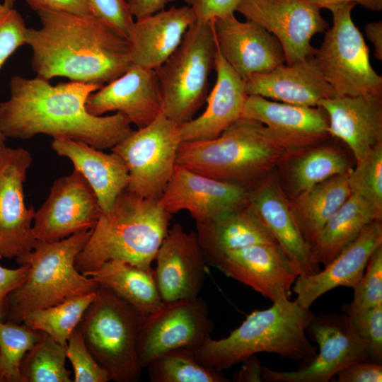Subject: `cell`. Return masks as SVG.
<instances>
[{
  "instance_id": "cell-1",
  "label": "cell",
  "mask_w": 382,
  "mask_h": 382,
  "mask_svg": "<svg viewBox=\"0 0 382 382\" xmlns=\"http://www.w3.org/2000/svg\"><path fill=\"white\" fill-rule=\"evenodd\" d=\"M102 86L73 81L52 86L38 76H13L9 99L0 103V129L6 138L45 134L111 149L134 129L122 112L95 116L88 112V97Z\"/></svg>"
},
{
  "instance_id": "cell-2",
  "label": "cell",
  "mask_w": 382,
  "mask_h": 382,
  "mask_svg": "<svg viewBox=\"0 0 382 382\" xmlns=\"http://www.w3.org/2000/svg\"><path fill=\"white\" fill-rule=\"evenodd\" d=\"M37 13L41 27L28 28L26 37L37 76L103 86L132 65L127 37L96 16L47 10Z\"/></svg>"
},
{
  "instance_id": "cell-3",
  "label": "cell",
  "mask_w": 382,
  "mask_h": 382,
  "mask_svg": "<svg viewBox=\"0 0 382 382\" xmlns=\"http://www.w3.org/2000/svg\"><path fill=\"white\" fill-rule=\"evenodd\" d=\"M296 154L265 125L241 117L215 139L182 142L176 163L248 191Z\"/></svg>"
},
{
  "instance_id": "cell-4",
  "label": "cell",
  "mask_w": 382,
  "mask_h": 382,
  "mask_svg": "<svg viewBox=\"0 0 382 382\" xmlns=\"http://www.w3.org/2000/svg\"><path fill=\"white\" fill-rule=\"evenodd\" d=\"M171 217L158 200L142 197L126 188L111 207L102 212L91 229L76 258V269L84 273L116 260L152 270L151 263L167 234Z\"/></svg>"
},
{
  "instance_id": "cell-5",
  "label": "cell",
  "mask_w": 382,
  "mask_h": 382,
  "mask_svg": "<svg viewBox=\"0 0 382 382\" xmlns=\"http://www.w3.org/2000/svg\"><path fill=\"white\" fill-rule=\"evenodd\" d=\"M272 303L269 308L252 312L226 337H209L192 350L196 360L221 371L260 352L296 361L314 356L318 348L306 332L313 313L286 297Z\"/></svg>"
},
{
  "instance_id": "cell-6",
  "label": "cell",
  "mask_w": 382,
  "mask_h": 382,
  "mask_svg": "<svg viewBox=\"0 0 382 382\" xmlns=\"http://www.w3.org/2000/svg\"><path fill=\"white\" fill-rule=\"evenodd\" d=\"M91 233L88 230L57 241H37L30 253L16 259L19 265L27 264L29 269L23 282L7 297L5 320L21 323L30 311L98 289V284L75 265Z\"/></svg>"
},
{
  "instance_id": "cell-7",
  "label": "cell",
  "mask_w": 382,
  "mask_h": 382,
  "mask_svg": "<svg viewBox=\"0 0 382 382\" xmlns=\"http://www.w3.org/2000/svg\"><path fill=\"white\" fill-rule=\"evenodd\" d=\"M143 317L110 290L99 286L77 329L110 381L136 382L142 367L138 340Z\"/></svg>"
},
{
  "instance_id": "cell-8",
  "label": "cell",
  "mask_w": 382,
  "mask_h": 382,
  "mask_svg": "<svg viewBox=\"0 0 382 382\" xmlns=\"http://www.w3.org/2000/svg\"><path fill=\"white\" fill-rule=\"evenodd\" d=\"M216 51L212 22H195L177 50L155 69L163 114L177 125L193 119L207 100Z\"/></svg>"
},
{
  "instance_id": "cell-9",
  "label": "cell",
  "mask_w": 382,
  "mask_h": 382,
  "mask_svg": "<svg viewBox=\"0 0 382 382\" xmlns=\"http://www.w3.org/2000/svg\"><path fill=\"white\" fill-rule=\"evenodd\" d=\"M355 5L343 4L328 8L332 25L325 30L313 57L337 96H382V77L372 68L369 47L352 18Z\"/></svg>"
},
{
  "instance_id": "cell-10",
  "label": "cell",
  "mask_w": 382,
  "mask_h": 382,
  "mask_svg": "<svg viewBox=\"0 0 382 382\" xmlns=\"http://www.w3.org/2000/svg\"><path fill=\"white\" fill-rule=\"evenodd\" d=\"M178 126L161 113L110 149L127 166L129 191L146 199H160L177 164V153L182 143Z\"/></svg>"
},
{
  "instance_id": "cell-11",
  "label": "cell",
  "mask_w": 382,
  "mask_h": 382,
  "mask_svg": "<svg viewBox=\"0 0 382 382\" xmlns=\"http://www.w3.org/2000/svg\"><path fill=\"white\" fill-rule=\"evenodd\" d=\"M306 332L318 345L316 354L301 360L291 371H278L263 366L262 381L328 382L344 368L369 359L365 342L345 313L314 315Z\"/></svg>"
},
{
  "instance_id": "cell-12",
  "label": "cell",
  "mask_w": 382,
  "mask_h": 382,
  "mask_svg": "<svg viewBox=\"0 0 382 382\" xmlns=\"http://www.w3.org/2000/svg\"><path fill=\"white\" fill-rule=\"evenodd\" d=\"M213 323L206 301L199 296L170 302L143 318L139 340L138 358L146 368L168 352L193 350L211 337Z\"/></svg>"
},
{
  "instance_id": "cell-13",
  "label": "cell",
  "mask_w": 382,
  "mask_h": 382,
  "mask_svg": "<svg viewBox=\"0 0 382 382\" xmlns=\"http://www.w3.org/2000/svg\"><path fill=\"white\" fill-rule=\"evenodd\" d=\"M320 10L308 0H239L236 8L277 38L287 65L314 55L311 38L328 28Z\"/></svg>"
},
{
  "instance_id": "cell-14",
  "label": "cell",
  "mask_w": 382,
  "mask_h": 382,
  "mask_svg": "<svg viewBox=\"0 0 382 382\" xmlns=\"http://www.w3.org/2000/svg\"><path fill=\"white\" fill-rule=\"evenodd\" d=\"M33 162L29 151L0 149V258H18L34 248V208L25 204L23 184Z\"/></svg>"
},
{
  "instance_id": "cell-15",
  "label": "cell",
  "mask_w": 382,
  "mask_h": 382,
  "mask_svg": "<svg viewBox=\"0 0 382 382\" xmlns=\"http://www.w3.org/2000/svg\"><path fill=\"white\" fill-rule=\"evenodd\" d=\"M103 211L96 195L76 170L57 178L35 212L33 232L37 241L52 242L91 230Z\"/></svg>"
},
{
  "instance_id": "cell-16",
  "label": "cell",
  "mask_w": 382,
  "mask_h": 382,
  "mask_svg": "<svg viewBox=\"0 0 382 382\" xmlns=\"http://www.w3.org/2000/svg\"><path fill=\"white\" fill-rule=\"evenodd\" d=\"M248 192L176 164L158 202L170 214L187 210L196 224H200L246 206Z\"/></svg>"
},
{
  "instance_id": "cell-17",
  "label": "cell",
  "mask_w": 382,
  "mask_h": 382,
  "mask_svg": "<svg viewBox=\"0 0 382 382\" xmlns=\"http://www.w3.org/2000/svg\"><path fill=\"white\" fill-rule=\"evenodd\" d=\"M211 22L217 50L243 81L284 64L279 41L257 23L240 21L234 13Z\"/></svg>"
},
{
  "instance_id": "cell-18",
  "label": "cell",
  "mask_w": 382,
  "mask_h": 382,
  "mask_svg": "<svg viewBox=\"0 0 382 382\" xmlns=\"http://www.w3.org/2000/svg\"><path fill=\"white\" fill-rule=\"evenodd\" d=\"M155 260L154 276L163 302L197 297L207 262L196 233L175 224L169 228Z\"/></svg>"
},
{
  "instance_id": "cell-19",
  "label": "cell",
  "mask_w": 382,
  "mask_h": 382,
  "mask_svg": "<svg viewBox=\"0 0 382 382\" xmlns=\"http://www.w3.org/2000/svg\"><path fill=\"white\" fill-rule=\"evenodd\" d=\"M95 116L116 111L143 128L163 113V101L155 69L135 64L120 76L89 95L86 104Z\"/></svg>"
},
{
  "instance_id": "cell-20",
  "label": "cell",
  "mask_w": 382,
  "mask_h": 382,
  "mask_svg": "<svg viewBox=\"0 0 382 382\" xmlns=\"http://www.w3.org/2000/svg\"><path fill=\"white\" fill-rule=\"evenodd\" d=\"M216 267L272 302L290 299L299 275L277 243L257 244L228 252Z\"/></svg>"
},
{
  "instance_id": "cell-21",
  "label": "cell",
  "mask_w": 382,
  "mask_h": 382,
  "mask_svg": "<svg viewBox=\"0 0 382 382\" xmlns=\"http://www.w3.org/2000/svg\"><path fill=\"white\" fill-rule=\"evenodd\" d=\"M248 206L271 233L299 275L308 276L320 271L299 228L290 201L274 177L270 174L248 190Z\"/></svg>"
},
{
  "instance_id": "cell-22",
  "label": "cell",
  "mask_w": 382,
  "mask_h": 382,
  "mask_svg": "<svg viewBox=\"0 0 382 382\" xmlns=\"http://www.w3.org/2000/svg\"><path fill=\"white\" fill-rule=\"evenodd\" d=\"M381 245V220H374L324 270L311 275L298 276L291 288L296 294L295 301L300 306L310 309L319 297L337 286L353 288L362 277L371 255Z\"/></svg>"
},
{
  "instance_id": "cell-23",
  "label": "cell",
  "mask_w": 382,
  "mask_h": 382,
  "mask_svg": "<svg viewBox=\"0 0 382 382\" xmlns=\"http://www.w3.org/2000/svg\"><path fill=\"white\" fill-rule=\"evenodd\" d=\"M242 117L265 125L297 154L318 145L330 136L328 115L320 107L290 105L250 95Z\"/></svg>"
},
{
  "instance_id": "cell-24",
  "label": "cell",
  "mask_w": 382,
  "mask_h": 382,
  "mask_svg": "<svg viewBox=\"0 0 382 382\" xmlns=\"http://www.w3.org/2000/svg\"><path fill=\"white\" fill-rule=\"evenodd\" d=\"M328 117V132L345 143L356 161L382 143V96H337L320 100Z\"/></svg>"
},
{
  "instance_id": "cell-25",
  "label": "cell",
  "mask_w": 382,
  "mask_h": 382,
  "mask_svg": "<svg viewBox=\"0 0 382 382\" xmlns=\"http://www.w3.org/2000/svg\"><path fill=\"white\" fill-rule=\"evenodd\" d=\"M214 68L216 80L207 98L205 110L197 117L178 126L182 142L215 139L242 117L248 96L244 81L218 50Z\"/></svg>"
},
{
  "instance_id": "cell-26",
  "label": "cell",
  "mask_w": 382,
  "mask_h": 382,
  "mask_svg": "<svg viewBox=\"0 0 382 382\" xmlns=\"http://www.w3.org/2000/svg\"><path fill=\"white\" fill-rule=\"evenodd\" d=\"M244 82L248 96L294 105L317 107L320 100L337 96L313 56L291 65H280L268 73L253 74Z\"/></svg>"
},
{
  "instance_id": "cell-27",
  "label": "cell",
  "mask_w": 382,
  "mask_h": 382,
  "mask_svg": "<svg viewBox=\"0 0 382 382\" xmlns=\"http://www.w3.org/2000/svg\"><path fill=\"white\" fill-rule=\"evenodd\" d=\"M195 22L189 6H173L137 19L127 36L132 64L156 69L177 50Z\"/></svg>"
},
{
  "instance_id": "cell-28",
  "label": "cell",
  "mask_w": 382,
  "mask_h": 382,
  "mask_svg": "<svg viewBox=\"0 0 382 382\" xmlns=\"http://www.w3.org/2000/svg\"><path fill=\"white\" fill-rule=\"evenodd\" d=\"M51 147L59 156L66 157L86 180L103 212L108 210L117 197L127 187L129 172L122 158L112 151L67 138H54Z\"/></svg>"
},
{
  "instance_id": "cell-29",
  "label": "cell",
  "mask_w": 382,
  "mask_h": 382,
  "mask_svg": "<svg viewBox=\"0 0 382 382\" xmlns=\"http://www.w3.org/2000/svg\"><path fill=\"white\" fill-rule=\"evenodd\" d=\"M196 228L207 264L214 267L228 252L257 244L277 243L248 204L209 222L196 224Z\"/></svg>"
},
{
  "instance_id": "cell-30",
  "label": "cell",
  "mask_w": 382,
  "mask_h": 382,
  "mask_svg": "<svg viewBox=\"0 0 382 382\" xmlns=\"http://www.w3.org/2000/svg\"><path fill=\"white\" fill-rule=\"evenodd\" d=\"M83 274L132 306L143 318L158 309L161 300L154 270L111 260Z\"/></svg>"
},
{
  "instance_id": "cell-31",
  "label": "cell",
  "mask_w": 382,
  "mask_h": 382,
  "mask_svg": "<svg viewBox=\"0 0 382 382\" xmlns=\"http://www.w3.org/2000/svg\"><path fill=\"white\" fill-rule=\"evenodd\" d=\"M349 171L317 184L290 202L299 228L311 248L328 219L350 196Z\"/></svg>"
},
{
  "instance_id": "cell-32",
  "label": "cell",
  "mask_w": 382,
  "mask_h": 382,
  "mask_svg": "<svg viewBox=\"0 0 382 382\" xmlns=\"http://www.w3.org/2000/svg\"><path fill=\"white\" fill-rule=\"evenodd\" d=\"M374 220L378 219L372 211L358 197L350 195L318 234L311 248L313 262L326 266Z\"/></svg>"
},
{
  "instance_id": "cell-33",
  "label": "cell",
  "mask_w": 382,
  "mask_h": 382,
  "mask_svg": "<svg viewBox=\"0 0 382 382\" xmlns=\"http://www.w3.org/2000/svg\"><path fill=\"white\" fill-rule=\"evenodd\" d=\"M299 153L289 170L294 196L333 176L351 170L345 156L330 146H314Z\"/></svg>"
},
{
  "instance_id": "cell-34",
  "label": "cell",
  "mask_w": 382,
  "mask_h": 382,
  "mask_svg": "<svg viewBox=\"0 0 382 382\" xmlns=\"http://www.w3.org/2000/svg\"><path fill=\"white\" fill-rule=\"evenodd\" d=\"M97 290L69 299L54 306L30 311L22 317L21 323L49 335L59 344L66 347L69 337L95 299Z\"/></svg>"
},
{
  "instance_id": "cell-35",
  "label": "cell",
  "mask_w": 382,
  "mask_h": 382,
  "mask_svg": "<svg viewBox=\"0 0 382 382\" xmlns=\"http://www.w3.org/2000/svg\"><path fill=\"white\" fill-rule=\"evenodd\" d=\"M148 368L151 382H230L216 369L199 363L192 350L178 349L161 354Z\"/></svg>"
},
{
  "instance_id": "cell-36",
  "label": "cell",
  "mask_w": 382,
  "mask_h": 382,
  "mask_svg": "<svg viewBox=\"0 0 382 382\" xmlns=\"http://www.w3.org/2000/svg\"><path fill=\"white\" fill-rule=\"evenodd\" d=\"M66 359V347L43 332L24 356L21 371L25 382H71Z\"/></svg>"
},
{
  "instance_id": "cell-37",
  "label": "cell",
  "mask_w": 382,
  "mask_h": 382,
  "mask_svg": "<svg viewBox=\"0 0 382 382\" xmlns=\"http://www.w3.org/2000/svg\"><path fill=\"white\" fill-rule=\"evenodd\" d=\"M42 334L23 323L0 319V382H25L21 361Z\"/></svg>"
},
{
  "instance_id": "cell-38",
  "label": "cell",
  "mask_w": 382,
  "mask_h": 382,
  "mask_svg": "<svg viewBox=\"0 0 382 382\" xmlns=\"http://www.w3.org/2000/svg\"><path fill=\"white\" fill-rule=\"evenodd\" d=\"M353 195L361 199L378 220L382 219V143L372 148L348 175Z\"/></svg>"
},
{
  "instance_id": "cell-39",
  "label": "cell",
  "mask_w": 382,
  "mask_h": 382,
  "mask_svg": "<svg viewBox=\"0 0 382 382\" xmlns=\"http://www.w3.org/2000/svg\"><path fill=\"white\" fill-rule=\"evenodd\" d=\"M352 289V301L341 306L347 316L382 304V245L374 251L362 277Z\"/></svg>"
},
{
  "instance_id": "cell-40",
  "label": "cell",
  "mask_w": 382,
  "mask_h": 382,
  "mask_svg": "<svg viewBox=\"0 0 382 382\" xmlns=\"http://www.w3.org/2000/svg\"><path fill=\"white\" fill-rule=\"evenodd\" d=\"M66 358L74 369V382H108V371L95 359L77 329L72 332L66 347Z\"/></svg>"
},
{
  "instance_id": "cell-41",
  "label": "cell",
  "mask_w": 382,
  "mask_h": 382,
  "mask_svg": "<svg viewBox=\"0 0 382 382\" xmlns=\"http://www.w3.org/2000/svg\"><path fill=\"white\" fill-rule=\"evenodd\" d=\"M365 342L369 359L382 363V304L348 316Z\"/></svg>"
},
{
  "instance_id": "cell-42",
  "label": "cell",
  "mask_w": 382,
  "mask_h": 382,
  "mask_svg": "<svg viewBox=\"0 0 382 382\" xmlns=\"http://www.w3.org/2000/svg\"><path fill=\"white\" fill-rule=\"evenodd\" d=\"M28 29L16 9L0 4V70L8 57L26 44Z\"/></svg>"
},
{
  "instance_id": "cell-43",
  "label": "cell",
  "mask_w": 382,
  "mask_h": 382,
  "mask_svg": "<svg viewBox=\"0 0 382 382\" xmlns=\"http://www.w3.org/2000/svg\"><path fill=\"white\" fill-rule=\"evenodd\" d=\"M94 16L127 37L134 23L125 0H88Z\"/></svg>"
},
{
  "instance_id": "cell-44",
  "label": "cell",
  "mask_w": 382,
  "mask_h": 382,
  "mask_svg": "<svg viewBox=\"0 0 382 382\" xmlns=\"http://www.w3.org/2000/svg\"><path fill=\"white\" fill-rule=\"evenodd\" d=\"M192 8L196 22L207 23L234 13L239 0H185Z\"/></svg>"
},
{
  "instance_id": "cell-45",
  "label": "cell",
  "mask_w": 382,
  "mask_h": 382,
  "mask_svg": "<svg viewBox=\"0 0 382 382\" xmlns=\"http://www.w3.org/2000/svg\"><path fill=\"white\" fill-rule=\"evenodd\" d=\"M337 382H381L382 364L371 359L355 362L337 374Z\"/></svg>"
},
{
  "instance_id": "cell-46",
  "label": "cell",
  "mask_w": 382,
  "mask_h": 382,
  "mask_svg": "<svg viewBox=\"0 0 382 382\" xmlns=\"http://www.w3.org/2000/svg\"><path fill=\"white\" fill-rule=\"evenodd\" d=\"M29 266L21 265L8 269L0 265V319L5 320L6 303L8 296L25 280Z\"/></svg>"
},
{
  "instance_id": "cell-47",
  "label": "cell",
  "mask_w": 382,
  "mask_h": 382,
  "mask_svg": "<svg viewBox=\"0 0 382 382\" xmlns=\"http://www.w3.org/2000/svg\"><path fill=\"white\" fill-rule=\"evenodd\" d=\"M37 11L47 10L82 16H94L88 0H25Z\"/></svg>"
},
{
  "instance_id": "cell-48",
  "label": "cell",
  "mask_w": 382,
  "mask_h": 382,
  "mask_svg": "<svg viewBox=\"0 0 382 382\" xmlns=\"http://www.w3.org/2000/svg\"><path fill=\"white\" fill-rule=\"evenodd\" d=\"M241 369L233 376L235 382H262V365L255 354L245 358Z\"/></svg>"
},
{
  "instance_id": "cell-49",
  "label": "cell",
  "mask_w": 382,
  "mask_h": 382,
  "mask_svg": "<svg viewBox=\"0 0 382 382\" xmlns=\"http://www.w3.org/2000/svg\"><path fill=\"white\" fill-rule=\"evenodd\" d=\"M175 0H127L129 11L137 19L165 9L166 6Z\"/></svg>"
},
{
  "instance_id": "cell-50",
  "label": "cell",
  "mask_w": 382,
  "mask_h": 382,
  "mask_svg": "<svg viewBox=\"0 0 382 382\" xmlns=\"http://www.w3.org/2000/svg\"><path fill=\"white\" fill-rule=\"evenodd\" d=\"M316 5L319 8L328 9L331 6L351 4H359L364 8L373 11H380L382 10V0H308Z\"/></svg>"
},
{
  "instance_id": "cell-51",
  "label": "cell",
  "mask_w": 382,
  "mask_h": 382,
  "mask_svg": "<svg viewBox=\"0 0 382 382\" xmlns=\"http://www.w3.org/2000/svg\"><path fill=\"white\" fill-rule=\"evenodd\" d=\"M365 33L374 47L375 57L382 60V21L369 23L365 26Z\"/></svg>"
},
{
  "instance_id": "cell-52",
  "label": "cell",
  "mask_w": 382,
  "mask_h": 382,
  "mask_svg": "<svg viewBox=\"0 0 382 382\" xmlns=\"http://www.w3.org/2000/svg\"><path fill=\"white\" fill-rule=\"evenodd\" d=\"M6 139V136L4 134V133L0 129V149L6 146L5 145Z\"/></svg>"
},
{
  "instance_id": "cell-53",
  "label": "cell",
  "mask_w": 382,
  "mask_h": 382,
  "mask_svg": "<svg viewBox=\"0 0 382 382\" xmlns=\"http://www.w3.org/2000/svg\"><path fill=\"white\" fill-rule=\"evenodd\" d=\"M15 1L16 0H4L3 4L8 7H13Z\"/></svg>"
}]
</instances>
